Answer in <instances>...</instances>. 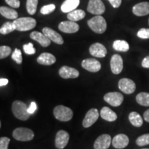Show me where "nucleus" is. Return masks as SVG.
<instances>
[{"mask_svg":"<svg viewBox=\"0 0 149 149\" xmlns=\"http://www.w3.org/2000/svg\"><path fill=\"white\" fill-rule=\"evenodd\" d=\"M12 111L15 117L22 121L29 120L31 114L28 112V107L24 102L16 100L12 104Z\"/></svg>","mask_w":149,"mask_h":149,"instance_id":"nucleus-1","label":"nucleus"},{"mask_svg":"<svg viewBox=\"0 0 149 149\" xmlns=\"http://www.w3.org/2000/svg\"><path fill=\"white\" fill-rule=\"evenodd\" d=\"M89 28L93 32L97 34H102L106 31L107 28V24L105 19L101 15H96L90 19L87 22Z\"/></svg>","mask_w":149,"mask_h":149,"instance_id":"nucleus-2","label":"nucleus"},{"mask_svg":"<svg viewBox=\"0 0 149 149\" xmlns=\"http://www.w3.org/2000/svg\"><path fill=\"white\" fill-rule=\"evenodd\" d=\"M15 30L18 31H28L36 26L37 22L32 17H20L14 20Z\"/></svg>","mask_w":149,"mask_h":149,"instance_id":"nucleus-3","label":"nucleus"},{"mask_svg":"<svg viewBox=\"0 0 149 149\" xmlns=\"http://www.w3.org/2000/svg\"><path fill=\"white\" fill-rule=\"evenodd\" d=\"M54 116L57 120L61 122H68L72 118L73 112L70 108L59 105L55 107L53 110Z\"/></svg>","mask_w":149,"mask_h":149,"instance_id":"nucleus-4","label":"nucleus"},{"mask_svg":"<svg viewBox=\"0 0 149 149\" xmlns=\"http://www.w3.org/2000/svg\"><path fill=\"white\" fill-rule=\"evenodd\" d=\"M35 134L32 130L28 128H17L13 132V137L15 139L21 141H29L32 140Z\"/></svg>","mask_w":149,"mask_h":149,"instance_id":"nucleus-5","label":"nucleus"},{"mask_svg":"<svg viewBox=\"0 0 149 149\" xmlns=\"http://www.w3.org/2000/svg\"><path fill=\"white\" fill-rule=\"evenodd\" d=\"M87 10L91 14L101 15L104 13L106 8L102 0H89Z\"/></svg>","mask_w":149,"mask_h":149,"instance_id":"nucleus-6","label":"nucleus"},{"mask_svg":"<svg viewBox=\"0 0 149 149\" xmlns=\"http://www.w3.org/2000/svg\"><path fill=\"white\" fill-rule=\"evenodd\" d=\"M104 100L112 107H117L122 104L124 101V96L120 93L111 92L107 93L104 95Z\"/></svg>","mask_w":149,"mask_h":149,"instance_id":"nucleus-7","label":"nucleus"},{"mask_svg":"<svg viewBox=\"0 0 149 149\" xmlns=\"http://www.w3.org/2000/svg\"><path fill=\"white\" fill-rule=\"evenodd\" d=\"M118 87L121 91L125 94H132L136 89L135 83L132 79L128 78H122L119 81Z\"/></svg>","mask_w":149,"mask_h":149,"instance_id":"nucleus-8","label":"nucleus"},{"mask_svg":"<svg viewBox=\"0 0 149 149\" xmlns=\"http://www.w3.org/2000/svg\"><path fill=\"white\" fill-rule=\"evenodd\" d=\"M70 139L69 134L64 130H60L56 134L55 146L58 149H64L68 144Z\"/></svg>","mask_w":149,"mask_h":149,"instance_id":"nucleus-9","label":"nucleus"},{"mask_svg":"<svg viewBox=\"0 0 149 149\" xmlns=\"http://www.w3.org/2000/svg\"><path fill=\"white\" fill-rule=\"evenodd\" d=\"M81 66L86 70L91 72H97L100 71L102 66L98 60L93 58L86 59L81 62Z\"/></svg>","mask_w":149,"mask_h":149,"instance_id":"nucleus-10","label":"nucleus"},{"mask_svg":"<svg viewBox=\"0 0 149 149\" xmlns=\"http://www.w3.org/2000/svg\"><path fill=\"white\" fill-rule=\"evenodd\" d=\"M99 118V112L96 109H91L87 112L82 122V125L84 128L91 127L95 123Z\"/></svg>","mask_w":149,"mask_h":149,"instance_id":"nucleus-11","label":"nucleus"},{"mask_svg":"<svg viewBox=\"0 0 149 149\" xmlns=\"http://www.w3.org/2000/svg\"><path fill=\"white\" fill-rule=\"evenodd\" d=\"M111 69L113 74H118L122 71L124 64H123V59L120 55H113L111 59Z\"/></svg>","mask_w":149,"mask_h":149,"instance_id":"nucleus-12","label":"nucleus"},{"mask_svg":"<svg viewBox=\"0 0 149 149\" xmlns=\"http://www.w3.org/2000/svg\"><path fill=\"white\" fill-rule=\"evenodd\" d=\"M111 143L112 139L111 135L108 134H103L97 138L93 146L95 149H108Z\"/></svg>","mask_w":149,"mask_h":149,"instance_id":"nucleus-13","label":"nucleus"},{"mask_svg":"<svg viewBox=\"0 0 149 149\" xmlns=\"http://www.w3.org/2000/svg\"><path fill=\"white\" fill-rule=\"evenodd\" d=\"M58 28L59 31L65 33H77L79 29V25L75 22L70 21V20L61 22L59 24Z\"/></svg>","mask_w":149,"mask_h":149,"instance_id":"nucleus-14","label":"nucleus"},{"mask_svg":"<svg viewBox=\"0 0 149 149\" xmlns=\"http://www.w3.org/2000/svg\"><path fill=\"white\" fill-rule=\"evenodd\" d=\"M89 52L93 57H99V58L104 57L107 54V48L100 43H95L92 44L89 48Z\"/></svg>","mask_w":149,"mask_h":149,"instance_id":"nucleus-15","label":"nucleus"},{"mask_svg":"<svg viewBox=\"0 0 149 149\" xmlns=\"http://www.w3.org/2000/svg\"><path fill=\"white\" fill-rule=\"evenodd\" d=\"M129 143V138L124 134H118L112 139V144L114 148L122 149L126 148Z\"/></svg>","mask_w":149,"mask_h":149,"instance_id":"nucleus-16","label":"nucleus"},{"mask_svg":"<svg viewBox=\"0 0 149 149\" xmlns=\"http://www.w3.org/2000/svg\"><path fill=\"white\" fill-rule=\"evenodd\" d=\"M59 74L60 77L64 79H74L79 75V72L77 69L67 66L61 67L59 70Z\"/></svg>","mask_w":149,"mask_h":149,"instance_id":"nucleus-17","label":"nucleus"},{"mask_svg":"<svg viewBox=\"0 0 149 149\" xmlns=\"http://www.w3.org/2000/svg\"><path fill=\"white\" fill-rule=\"evenodd\" d=\"M30 37L32 40L38 42L43 47H48L51 43V40L45 34L38 31H33L31 33Z\"/></svg>","mask_w":149,"mask_h":149,"instance_id":"nucleus-18","label":"nucleus"},{"mask_svg":"<svg viewBox=\"0 0 149 149\" xmlns=\"http://www.w3.org/2000/svg\"><path fill=\"white\" fill-rule=\"evenodd\" d=\"M42 33L44 34H45L52 42L55 43V44H59V45H61V44H64V40H63L62 37L58 33H57L55 31L51 29V28H44L42 29Z\"/></svg>","mask_w":149,"mask_h":149,"instance_id":"nucleus-19","label":"nucleus"},{"mask_svg":"<svg viewBox=\"0 0 149 149\" xmlns=\"http://www.w3.org/2000/svg\"><path fill=\"white\" fill-rule=\"evenodd\" d=\"M134 15L138 17H142L149 14V2L144 1L135 5L133 8Z\"/></svg>","mask_w":149,"mask_h":149,"instance_id":"nucleus-20","label":"nucleus"},{"mask_svg":"<svg viewBox=\"0 0 149 149\" xmlns=\"http://www.w3.org/2000/svg\"><path fill=\"white\" fill-rule=\"evenodd\" d=\"M37 61L40 64L50 66V65L55 64L56 58L53 54L49 53H43L37 57Z\"/></svg>","mask_w":149,"mask_h":149,"instance_id":"nucleus-21","label":"nucleus"},{"mask_svg":"<svg viewBox=\"0 0 149 149\" xmlns=\"http://www.w3.org/2000/svg\"><path fill=\"white\" fill-rule=\"evenodd\" d=\"M79 0H65L61 6V10L63 13H68L75 10L79 4Z\"/></svg>","mask_w":149,"mask_h":149,"instance_id":"nucleus-22","label":"nucleus"},{"mask_svg":"<svg viewBox=\"0 0 149 149\" xmlns=\"http://www.w3.org/2000/svg\"><path fill=\"white\" fill-rule=\"evenodd\" d=\"M100 116L104 120L108 122H114L117 120V115L114 111L109 107H103L100 111Z\"/></svg>","mask_w":149,"mask_h":149,"instance_id":"nucleus-23","label":"nucleus"},{"mask_svg":"<svg viewBox=\"0 0 149 149\" xmlns=\"http://www.w3.org/2000/svg\"><path fill=\"white\" fill-rule=\"evenodd\" d=\"M0 14L4 17L9 19H17V12L13 8H8L6 6L0 7Z\"/></svg>","mask_w":149,"mask_h":149,"instance_id":"nucleus-24","label":"nucleus"},{"mask_svg":"<svg viewBox=\"0 0 149 149\" xmlns=\"http://www.w3.org/2000/svg\"><path fill=\"white\" fill-rule=\"evenodd\" d=\"M85 16L86 13L83 10L75 9V10L68 13V15H67V18L68 19V20H70V21L77 22L84 18Z\"/></svg>","mask_w":149,"mask_h":149,"instance_id":"nucleus-25","label":"nucleus"},{"mask_svg":"<svg viewBox=\"0 0 149 149\" xmlns=\"http://www.w3.org/2000/svg\"><path fill=\"white\" fill-rule=\"evenodd\" d=\"M130 122L135 127H141L143 124V119L137 112H131L128 115Z\"/></svg>","mask_w":149,"mask_h":149,"instance_id":"nucleus-26","label":"nucleus"},{"mask_svg":"<svg viewBox=\"0 0 149 149\" xmlns=\"http://www.w3.org/2000/svg\"><path fill=\"white\" fill-rule=\"evenodd\" d=\"M113 47L117 51L126 52L129 50V44L124 40H115L113 42Z\"/></svg>","mask_w":149,"mask_h":149,"instance_id":"nucleus-27","label":"nucleus"},{"mask_svg":"<svg viewBox=\"0 0 149 149\" xmlns=\"http://www.w3.org/2000/svg\"><path fill=\"white\" fill-rule=\"evenodd\" d=\"M136 101L139 105L143 107H149V93L141 92L136 96Z\"/></svg>","mask_w":149,"mask_h":149,"instance_id":"nucleus-28","label":"nucleus"},{"mask_svg":"<svg viewBox=\"0 0 149 149\" xmlns=\"http://www.w3.org/2000/svg\"><path fill=\"white\" fill-rule=\"evenodd\" d=\"M15 30V26L13 22H6L1 26V29H0V33L1 35H7Z\"/></svg>","mask_w":149,"mask_h":149,"instance_id":"nucleus-29","label":"nucleus"},{"mask_svg":"<svg viewBox=\"0 0 149 149\" xmlns=\"http://www.w3.org/2000/svg\"><path fill=\"white\" fill-rule=\"evenodd\" d=\"M38 4V0H27L26 1V10L28 13L31 15L35 14Z\"/></svg>","mask_w":149,"mask_h":149,"instance_id":"nucleus-30","label":"nucleus"},{"mask_svg":"<svg viewBox=\"0 0 149 149\" xmlns=\"http://www.w3.org/2000/svg\"><path fill=\"white\" fill-rule=\"evenodd\" d=\"M136 144L139 146H144L149 144V134H144L136 139Z\"/></svg>","mask_w":149,"mask_h":149,"instance_id":"nucleus-31","label":"nucleus"},{"mask_svg":"<svg viewBox=\"0 0 149 149\" xmlns=\"http://www.w3.org/2000/svg\"><path fill=\"white\" fill-rule=\"evenodd\" d=\"M56 6L53 3H51V4L48 5H44V6L42 7L41 8L40 12L42 15H48L51 14V13H53L54 10H55Z\"/></svg>","mask_w":149,"mask_h":149,"instance_id":"nucleus-32","label":"nucleus"},{"mask_svg":"<svg viewBox=\"0 0 149 149\" xmlns=\"http://www.w3.org/2000/svg\"><path fill=\"white\" fill-rule=\"evenodd\" d=\"M12 59L15 61L17 64H21L22 63V52L18 48H15L13 53L12 54Z\"/></svg>","mask_w":149,"mask_h":149,"instance_id":"nucleus-33","label":"nucleus"},{"mask_svg":"<svg viewBox=\"0 0 149 149\" xmlns=\"http://www.w3.org/2000/svg\"><path fill=\"white\" fill-rule=\"evenodd\" d=\"M11 53V48L7 46H0V59H2L10 55Z\"/></svg>","mask_w":149,"mask_h":149,"instance_id":"nucleus-34","label":"nucleus"},{"mask_svg":"<svg viewBox=\"0 0 149 149\" xmlns=\"http://www.w3.org/2000/svg\"><path fill=\"white\" fill-rule=\"evenodd\" d=\"M23 49L24 53L27 54V55H34L35 52H36L32 43H29V44H24L23 46Z\"/></svg>","mask_w":149,"mask_h":149,"instance_id":"nucleus-35","label":"nucleus"},{"mask_svg":"<svg viewBox=\"0 0 149 149\" xmlns=\"http://www.w3.org/2000/svg\"><path fill=\"white\" fill-rule=\"evenodd\" d=\"M137 35L141 39H149V29H141Z\"/></svg>","mask_w":149,"mask_h":149,"instance_id":"nucleus-36","label":"nucleus"},{"mask_svg":"<svg viewBox=\"0 0 149 149\" xmlns=\"http://www.w3.org/2000/svg\"><path fill=\"white\" fill-rule=\"evenodd\" d=\"M10 139L8 137H2L0 138V149H8Z\"/></svg>","mask_w":149,"mask_h":149,"instance_id":"nucleus-37","label":"nucleus"},{"mask_svg":"<svg viewBox=\"0 0 149 149\" xmlns=\"http://www.w3.org/2000/svg\"><path fill=\"white\" fill-rule=\"evenodd\" d=\"M6 3L13 8H18L20 6L19 0H5Z\"/></svg>","mask_w":149,"mask_h":149,"instance_id":"nucleus-38","label":"nucleus"},{"mask_svg":"<svg viewBox=\"0 0 149 149\" xmlns=\"http://www.w3.org/2000/svg\"><path fill=\"white\" fill-rule=\"evenodd\" d=\"M37 104L35 102H32L30 104V106L28 107V112L30 114H33L35 113V111L37 110Z\"/></svg>","mask_w":149,"mask_h":149,"instance_id":"nucleus-39","label":"nucleus"},{"mask_svg":"<svg viewBox=\"0 0 149 149\" xmlns=\"http://www.w3.org/2000/svg\"><path fill=\"white\" fill-rule=\"evenodd\" d=\"M112 6L115 8H117L120 6L122 3V0H109Z\"/></svg>","mask_w":149,"mask_h":149,"instance_id":"nucleus-40","label":"nucleus"},{"mask_svg":"<svg viewBox=\"0 0 149 149\" xmlns=\"http://www.w3.org/2000/svg\"><path fill=\"white\" fill-rule=\"evenodd\" d=\"M141 66L144 68H149V56L144 57L142 60V62H141Z\"/></svg>","mask_w":149,"mask_h":149,"instance_id":"nucleus-41","label":"nucleus"},{"mask_svg":"<svg viewBox=\"0 0 149 149\" xmlns=\"http://www.w3.org/2000/svg\"><path fill=\"white\" fill-rule=\"evenodd\" d=\"M8 80L6 78H1L0 79V86H6V84H8Z\"/></svg>","mask_w":149,"mask_h":149,"instance_id":"nucleus-42","label":"nucleus"},{"mask_svg":"<svg viewBox=\"0 0 149 149\" xmlns=\"http://www.w3.org/2000/svg\"><path fill=\"white\" fill-rule=\"evenodd\" d=\"M144 119L146 122L149 123V109L144 112Z\"/></svg>","mask_w":149,"mask_h":149,"instance_id":"nucleus-43","label":"nucleus"},{"mask_svg":"<svg viewBox=\"0 0 149 149\" xmlns=\"http://www.w3.org/2000/svg\"><path fill=\"white\" fill-rule=\"evenodd\" d=\"M148 25H149V18H148Z\"/></svg>","mask_w":149,"mask_h":149,"instance_id":"nucleus-44","label":"nucleus"},{"mask_svg":"<svg viewBox=\"0 0 149 149\" xmlns=\"http://www.w3.org/2000/svg\"><path fill=\"white\" fill-rule=\"evenodd\" d=\"M144 149H148V148H144Z\"/></svg>","mask_w":149,"mask_h":149,"instance_id":"nucleus-45","label":"nucleus"}]
</instances>
